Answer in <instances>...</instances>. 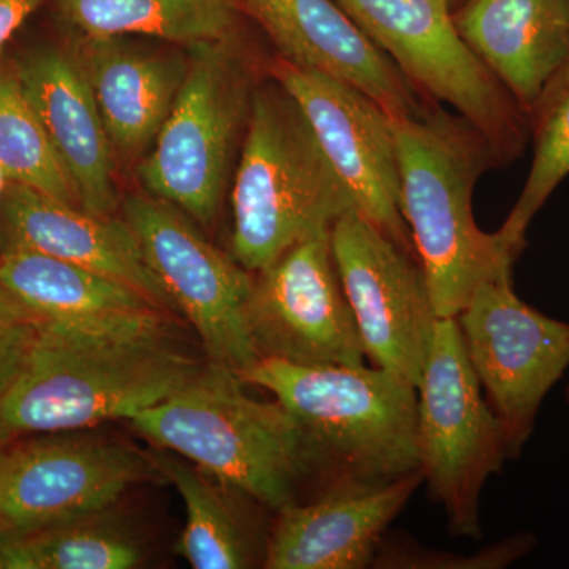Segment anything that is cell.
Wrapping results in <instances>:
<instances>
[{
  "mask_svg": "<svg viewBox=\"0 0 569 569\" xmlns=\"http://www.w3.org/2000/svg\"><path fill=\"white\" fill-rule=\"evenodd\" d=\"M36 326L31 351L0 397V427L11 440L129 421L206 366L176 340L167 312L111 323Z\"/></svg>",
  "mask_w": 569,
  "mask_h": 569,
  "instance_id": "6da1fadb",
  "label": "cell"
},
{
  "mask_svg": "<svg viewBox=\"0 0 569 569\" xmlns=\"http://www.w3.org/2000/svg\"><path fill=\"white\" fill-rule=\"evenodd\" d=\"M392 119L400 209L437 317L456 318L479 284L512 272L518 261L473 216L475 187L500 163L488 138L459 112L432 104L425 114Z\"/></svg>",
  "mask_w": 569,
  "mask_h": 569,
  "instance_id": "7a4b0ae2",
  "label": "cell"
},
{
  "mask_svg": "<svg viewBox=\"0 0 569 569\" xmlns=\"http://www.w3.org/2000/svg\"><path fill=\"white\" fill-rule=\"evenodd\" d=\"M244 387L238 373L208 362L186 387L129 422L153 447L277 515L298 503L305 482L318 477L316 459L287 408L254 399Z\"/></svg>",
  "mask_w": 569,
  "mask_h": 569,
  "instance_id": "3957f363",
  "label": "cell"
},
{
  "mask_svg": "<svg viewBox=\"0 0 569 569\" xmlns=\"http://www.w3.org/2000/svg\"><path fill=\"white\" fill-rule=\"evenodd\" d=\"M287 408L325 489L387 485L421 471L418 388L380 367L301 366L263 358L241 377ZM321 492V493H323Z\"/></svg>",
  "mask_w": 569,
  "mask_h": 569,
  "instance_id": "277c9868",
  "label": "cell"
},
{
  "mask_svg": "<svg viewBox=\"0 0 569 569\" xmlns=\"http://www.w3.org/2000/svg\"><path fill=\"white\" fill-rule=\"evenodd\" d=\"M231 209V254L253 274L355 211L305 114L274 77L254 89Z\"/></svg>",
  "mask_w": 569,
  "mask_h": 569,
  "instance_id": "5b68a950",
  "label": "cell"
},
{
  "mask_svg": "<svg viewBox=\"0 0 569 569\" xmlns=\"http://www.w3.org/2000/svg\"><path fill=\"white\" fill-rule=\"evenodd\" d=\"M252 67L238 37L189 47L173 110L140 164L146 192L197 223H211L222 204L258 84Z\"/></svg>",
  "mask_w": 569,
  "mask_h": 569,
  "instance_id": "8992f818",
  "label": "cell"
},
{
  "mask_svg": "<svg viewBox=\"0 0 569 569\" xmlns=\"http://www.w3.org/2000/svg\"><path fill=\"white\" fill-rule=\"evenodd\" d=\"M418 452L430 500L455 537L481 539V493L509 458L500 419L482 395L456 318H438L418 385Z\"/></svg>",
  "mask_w": 569,
  "mask_h": 569,
  "instance_id": "52a82bcc",
  "label": "cell"
},
{
  "mask_svg": "<svg viewBox=\"0 0 569 569\" xmlns=\"http://www.w3.org/2000/svg\"><path fill=\"white\" fill-rule=\"evenodd\" d=\"M433 100L447 103L488 138L500 168L530 142L529 114L468 50L441 0H335Z\"/></svg>",
  "mask_w": 569,
  "mask_h": 569,
  "instance_id": "ba28073f",
  "label": "cell"
},
{
  "mask_svg": "<svg viewBox=\"0 0 569 569\" xmlns=\"http://www.w3.org/2000/svg\"><path fill=\"white\" fill-rule=\"evenodd\" d=\"M123 219L174 310L200 337L209 362L244 376L260 361L247 316L253 272L213 247L186 212L152 194L129 198Z\"/></svg>",
  "mask_w": 569,
  "mask_h": 569,
  "instance_id": "9c48e42d",
  "label": "cell"
},
{
  "mask_svg": "<svg viewBox=\"0 0 569 569\" xmlns=\"http://www.w3.org/2000/svg\"><path fill=\"white\" fill-rule=\"evenodd\" d=\"M151 452L77 432L13 440L0 455V542L108 511L141 482L159 481Z\"/></svg>",
  "mask_w": 569,
  "mask_h": 569,
  "instance_id": "30bf717a",
  "label": "cell"
},
{
  "mask_svg": "<svg viewBox=\"0 0 569 569\" xmlns=\"http://www.w3.org/2000/svg\"><path fill=\"white\" fill-rule=\"evenodd\" d=\"M463 350L503 426L509 458H520L539 408L569 367V323L527 305L511 272L485 280L458 317Z\"/></svg>",
  "mask_w": 569,
  "mask_h": 569,
  "instance_id": "8fae6325",
  "label": "cell"
},
{
  "mask_svg": "<svg viewBox=\"0 0 569 569\" xmlns=\"http://www.w3.org/2000/svg\"><path fill=\"white\" fill-rule=\"evenodd\" d=\"M331 242L366 359L418 388L438 321L418 254L356 211L332 224Z\"/></svg>",
  "mask_w": 569,
  "mask_h": 569,
  "instance_id": "7c38bea8",
  "label": "cell"
},
{
  "mask_svg": "<svg viewBox=\"0 0 569 569\" xmlns=\"http://www.w3.org/2000/svg\"><path fill=\"white\" fill-rule=\"evenodd\" d=\"M331 230L298 242L254 274L247 316L260 359L301 366L366 365Z\"/></svg>",
  "mask_w": 569,
  "mask_h": 569,
  "instance_id": "4fadbf2b",
  "label": "cell"
},
{
  "mask_svg": "<svg viewBox=\"0 0 569 569\" xmlns=\"http://www.w3.org/2000/svg\"><path fill=\"white\" fill-rule=\"evenodd\" d=\"M271 77L302 111L355 211L417 254L400 209L395 119L366 93L277 58Z\"/></svg>",
  "mask_w": 569,
  "mask_h": 569,
  "instance_id": "5bb4252c",
  "label": "cell"
},
{
  "mask_svg": "<svg viewBox=\"0 0 569 569\" xmlns=\"http://www.w3.org/2000/svg\"><path fill=\"white\" fill-rule=\"evenodd\" d=\"M239 2L284 62L346 82L392 118H415L436 104L335 0Z\"/></svg>",
  "mask_w": 569,
  "mask_h": 569,
  "instance_id": "9a60e30c",
  "label": "cell"
},
{
  "mask_svg": "<svg viewBox=\"0 0 569 569\" xmlns=\"http://www.w3.org/2000/svg\"><path fill=\"white\" fill-rule=\"evenodd\" d=\"M422 485L421 471L387 485L326 490L312 501L277 512L263 567L365 569L372 567L389 523Z\"/></svg>",
  "mask_w": 569,
  "mask_h": 569,
  "instance_id": "2e32d148",
  "label": "cell"
},
{
  "mask_svg": "<svg viewBox=\"0 0 569 569\" xmlns=\"http://www.w3.org/2000/svg\"><path fill=\"white\" fill-rule=\"evenodd\" d=\"M50 254L118 280L174 310L126 219L96 216L22 183L7 182L0 203V250Z\"/></svg>",
  "mask_w": 569,
  "mask_h": 569,
  "instance_id": "e0dca14e",
  "label": "cell"
},
{
  "mask_svg": "<svg viewBox=\"0 0 569 569\" xmlns=\"http://www.w3.org/2000/svg\"><path fill=\"white\" fill-rule=\"evenodd\" d=\"M14 69L73 182L80 208L112 216L119 203L116 157L80 59L44 48L24 56Z\"/></svg>",
  "mask_w": 569,
  "mask_h": 569,
  "instance_id": "ac0fdd59",
  "label": "cell"
},
{
  "mask_svg": "<svg viewBox=\"0 0 569 569\" xmlns=\"http://www.w3.org/2000/svg\"><path fill=\"white\" fill-rule=\"evenodd\" d=\"M451 20L459 39L527 114L569 61L568 0H466Z\"/></svg>",
  "mask_w": 569,
  "mask_h": 569,
  "instance_id": "d6986e66",
  "label": "cell"
},
{
  "mask_svg": "<svg viewBox=\"0 0 569 569\" xmlns=\"http://www.w3.org/2000/svg\"><path fill=\"white\" fill-rule=\"evenodd\" d=\"M112 152L133 162L148 151L173 110L187 58L138 50L111 39H86L80 58Z\"/></svg>",
  "mask_w": 569,
  "mask_h": 569,
  "instance_id": "ffe728a7",
  "label": "cell"
},
{
  "mask_svg": "<svg viewBox=\"0 0 569 569\" xmlns=\"http://www.w3.org/2000/svg\"><path fill=\"white\" fill-rule=\"evenodd\" d=\"M0 287L40 326L111 323L167 312L132 287L32 250H0Z\"/></svg>",
  "mask_w": 569,
  "mask_h": 569,
  "instance_id": "44dd1931",
  "label": "cell"
},
{
  "mask_svg": "<svg viewBox=\"0 0 569 569\" xmlns=\"http://www.w3.org/2000/svg\"><path fill=\"white\" fill-rule=\"evenodd\" d=\"M153 466L173 485L186 507L187 522L176 553L194 569H244L264 563L254 523L227 496L228 490L200 468L167 449L151 452Z\"/></svg>",
  "mask_w": 569,
  "mask_h": 569,
  "instance_id": "7402d4cb",
  "label": "cell"
},
{
  "mask_svg": "<svg viewBox=\"0 0 569 569\" xmlns=\"http://www.w3.org/2000/svg\"><path fill=\"white\" fill-rule=\"evenodd\" d=\"M63 20L86 39L156 37L187 47L236 39L239 0H56Z\"/></svg>",
  "mask_w": 569,
  "mask_h": 569,
  "instance_id": "603a6c76",
  "label": "cell"
},
{
  "mask_svg": "<svg viewBox=\"0 0 569 569\" xmlns=\"http://www.w3.org/2000/svg\"><path fill=\"white\" fill-rule=\"evenodd\" d=\"M9 569H130L140 567L141 539L112 508L0 542Z\"/></svg>",
  "mask_w": 569,
  "mask_h": 569,
  "instance_id": "cb8c5ba5",
  "label": "cell"
},
{
  "mask_svg": "<svg viewBox=\"0 0 569 569\" xmlns=\"http://www.w3.org/2000/svg\"><path fill=\"white\" fill-rule=\"evenodd\" d=\"M529 127L533 146L529 176L507 220L497 230L516 260L526 249L527 231L535 217L569 176V61L530 108Z\"/></svg>",
  "mask_w": 569,
  "mask_h": 569,
  "instance_id": "d4e9b609",
  "label": "cell"
},
{
  "mask_svg": "<svg viewBox=\"0 0 569 569\" xmlns=\"http://www.w3.org/2000/svg\"><path fill=\"white\" fill-rule=\"evenodd\" d=\"M0 170L7 182L22 183L80 208L73 182L14 67H0Z\"/></svg>",
  "mask_w": 569,
  "mask_h": 569,
  "instance_id": "484cf974",
  "label": "cell"
},
{
  "mask_svg": "<svg viewBox=\"0 0 569 569\" xmlns=\"http://www.w3.org/2000/svg\"><path fill=\"white\" fill-rule=\"evenodd\" d=\"M535 535L520 533L505 538L473 556H458L429 549L411 539H381L372 567L380 569H501L529 556L537 548Z\"/></svg>",
  "mask_w": 569,
  "mask_h": 569,
  "instance_id": "4316f807",
  "label": "cell"
},
{
  "mask_svg": "<svg viewBox=\"0 0 569 569\" xmlns=\"http://www.w3.org/2000/svg\"><path fill=\"white\" fill-rule=\"evenodd\" d=\"M36 337L32 318L0 287V397L20 373Z\"/></svg>",
  "mask_w": 569,
  "mask_h": 569,
  "instance_id": "83f0119b",
  "label": "cell"
},
{
  "mask_svg": "<svg viewBox=\"0 0 569 569\" xmlns=\"http://www.w3.org/2000/svg\"><path fill=\"white\" fill-rule=\"evenodd\" d=\"M40 2L41 0H0V51Z\"/></svg>",
  "mask_w": 569,
  "mask_h": 569,
  "instance_id": "f1b7e54d",
  "label": "cell"
},
{
  "mask_svg": "<svg viewBox=\"0 0 569 569\" xmlns=\"http://www.w3.org/2000/svg\"><path fill=\"white\" fill-rule=\"evenodd\" d=\"M11 438L7 436L6 430L0 427V455H2L3 449L7 448V445L11 443Z\"/></svg>",
  "mask_w": 569,
  "mask_h": 569,
  "instance_id": "f546056e",
  "label": "cell"
},
{
  "mask_svg": "<svg viewBox=\"0 0 569 569\" xmlns=\"http://www.w3.org/2000/svg\"><path fill=\"white\" fill-rule=\"evenodd\" d=\"M441 2L445 3V6L448 7L449 10L458 9L460 3L466 2V0H441Z\"/></svg>",
  "mask_w": 569,
  "mask_h": 569,
  "instance_id": "4dcf8cb0",
  "label": "cell"
},
{
  "mask_svg": "<svg viewBox=\"0 0 569 569\" xmlns=\"http://www.w3.org/2000/svg\"><path fill=\"white\" fill-rule=\"evenodd\" d=\"M7 179L3 176L2 170H0V203H2L3 190H6Z\"/></svg>",
  "mask_w": 569,
  "mask_h": 569,
  "instance_id": "1f68e13d",
  "label": "cell"
},
{
  "mask_svg": "<svg viewBox=\"0 0 569 569\" xmlns=\"http://www.w3.org/2000/svg\"><path fill=\"white\" fill-rule=\"evenodd\" d=\"M0 569H9V567H7L6 557H3L2 552H0Z\"/></svg>",
  "mask_w": 569,
  "mask_h": 569,
  "instance_id": "d6a6232c",
  "label": "cell"
},
{
  "mask_svg": "<svg viewBox=\"0 0 569 569\" xmlns=\"http://www.w3.org/2000/svg\"><path fill=\"white\" fill-rule=\"evenodd\" d=\"M565 399H567V403L569 407V385H568L567 389H565Z\"/></svg>",
  "mask_w": 569,
  "mask_h": 569,
  "instance_id": "836d02e7",
  "label": "cell"
},
{
  "mask_svg": "<svg viewBox=\"0 0 569 569\" xmlns=\"http://www.w3.org/2000/svg\"><path fill=\"white\" fill-rule=\"evenodd\" d=\"M568 6H569V0H568Z\"/></svg>",
  "mask_w": 569,
  "mask_h": 569,
  "instance_id": "e575fe53",
  "label": "cell"
}]
</instances>
